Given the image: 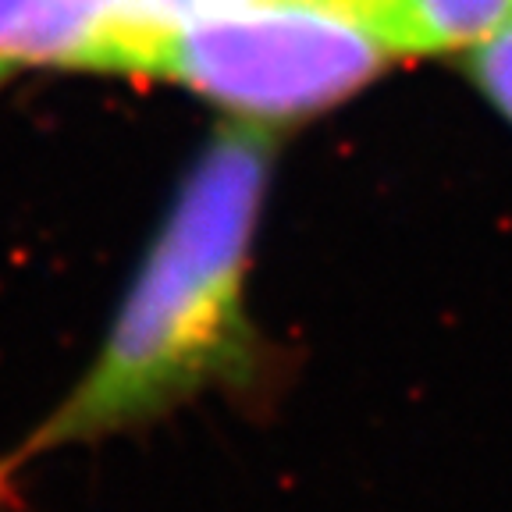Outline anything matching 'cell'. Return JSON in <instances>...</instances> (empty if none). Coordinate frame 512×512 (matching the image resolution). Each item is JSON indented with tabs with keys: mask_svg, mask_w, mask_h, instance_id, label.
I'll return each mask as SVG.
<instances>
[{
	"mask_svg": "<svg viewBox=\"0 0 512 512\" xmlns=\"http://www.w3.org/2000/svg\"><path fill=\"white\" fill-rule=\"evenodd\" d=\"M274 157L267 125L217 128L178 185L93 360L0 456V470L15 477L50 452L121 438L203 395L260 399L271 388L278 363L246 292Z\"/></svg>",
	"mask_w": 512,
	"mask_h": 512,
	"instance_id": "6da1fadb",
	"label": "cell"
},
{
	"mask_svg": "<svg viewBox=\"0 0 512 512\" xmlns=\"http://www.w3.org/2000/svg\"><path fill=\"white\" fill-rule=\"evenodd\" d=\"M399 57L374 22L342 4L246 0L164 36L143 75L274 128L331 111Z\"/></svg>",
	"mask_w": 512,
	"mask_h": 512,
	"instance_id": "7a4b0ae2",
	"label": "cell"
},
{
	"mask_svg": "<svg viewBox=\"0 0 512 512\" xmlns=\"http://www.w3.org/2000/svg\"><path fill=\"white\" fill-rule=\"evenodd\" d=\"M0 61L121 72V40L104 0H0Z\"/></svg>",
	"mask_w": 512,
	"mask_h": 512,
	"instance_id": "3957f363",
	"label": "cell"
},
{
	"mask_svg": "<svg viewBox=\"0 0 512 512\" xmlns=\"http://www.w3.org/2000/svg\"><path fill=\"white\" fill-rule=\"evenodd\" d=\"M409 57L466 54L512 22V0H395Z\"/></svg>",
	"mask_w": 512,
	"mask_h": 512,
	"instance_id": "277c9868",
	"label": "cell"
},
{
	"mask_svg": "<svg viewBox=\"0 0 512 512\" xmlns=\"http://www.w3.org/2000/svg\"><path fill=\"white\" fill-rule=\"evenodd\" d=\"M121 40V75H143L153 47L182 25L246 0H104Z\"/></svg>",
	"mask_w": 512,
	"mask_h": 512,
	"instance_id": "5b68a950",
	"label": "cell"
},
{
	"mask_svg": "<svg viewBox=\"0 0 512 512\" xmlns=\"http://www.w3.org/2000/svg\"><path fill=\"white\" fill-rule=\"evenodd\" d=\"M459 61L470 86L484 96V104L512 128V22L459 54Z\"/></svg>",
	"mask_w": 512,
	"mask_h": 512,
	"instance_id": "8992f818",
	"label": "cell"
},
{
	"mask_svg": "<svg viewBox=\"0 0 512 512\" xmlns=\"http://www.w3.org/2000/svg\"><path fill=\"white\" fill-rule=\"evenodd\" d=\"M331 4H342V8L356 11V15H363L367 22H374L377 29L388 36V40L399 47L402 57H409L406 43H402V25H399V4L395 0H331Z\"/></svg>",
	"mask_w": 512,
	"mask_h": 512,
	"instance_id": "52a82bcc",
	"label": "cell"
},
{
	"mask_svg": "<svg viewBox=\"0 0 512 512\" xmlns=\"http://www.w3.org/2000/svg\"><path fill=\"white\" fill-rule=\"evenodd\" d=\"M11 72H15V68H11V64H4V61H0V86H4V82L11 79Z\"/></svg>",
	"mask_w": 512,
	"mask_h": 512,
	"instance_id": "ba28073f",
	"label": "cell"
},
{
	"mask_svg": "<svg viewBox=\"0 0 512 512\" xmlns=\"http://www.w3.org/2000/svg\"><path fill=\"white\" fill-rule=\"evenodd\" d=\"M8 480H11V477H8V473L0 470V488H4V484H8Z\"/></svg>",
	"mask_w": 512,
	"mask_h": 512,
	"instance_id": "9c48e42d",
	"label": "cell"
}]
</instances>
